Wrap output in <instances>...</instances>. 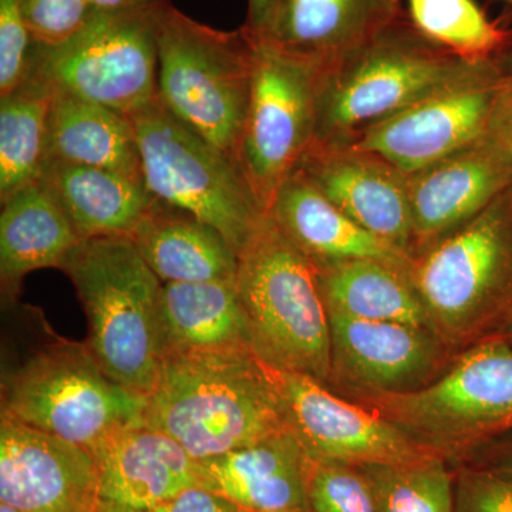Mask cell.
Listing matches in <instances>:
<instances>
[{
	"label": "cell",
	"mask_w": 512,
	"mask_h": 512,
	"mask_svg": "<svg viewBox=\"0 0 512 512\" xmlns=\"http://www.w3.org/2000/svg\"><path fill=\"white\" fill-rule=\"evenodd\" d=\"M147 400L146 426L195 461L291 429L281 373L254 349L168 353Z\"/></svg>",
	"instance_id": "1"
},
{
	"label": "cell",
	"mask_w": 512,
	"mask_h": 512,
	"mask_svg": "<svg viewBox=\"0 0 512 512\" xmlns=\"http://www.w3.org/2000/svg\"><path fill=\"white\" fill-rule=\"evenodd\" d=\"M431 42L404 16L369 45L319 72L313 143L349 144L421 101L503 74Z\"/></svg>",
	"instance_id": "2"
},
{
	"label": "cell",
	"mask_w": 512,
	"mask_h": 512,
	"mask_svg": "<svg viewBox=\"0 0 512 512\" xmlns=\"http://www.w3.org/2000/svg\"><path fill=\"white\" fill-rule=\"evenodd\" d=\"M60 269L82 302L94 359L116 382L148 397L163 362L161 279L130 237L83 239Z\"/></svg>",
	"instance_id": "3"
},
{
	"label": "cell",
	"mask_w": 512,
	"mask_h": 512,
	"mask_svg": "<svg viewBox=\"0 0 512 512\" xmlns=\"http://www.w3.org/2000/svg\"><path fill=\"white\" fill-rule=\"evenodd\" d=\"M431 329L456 355L512 320V184L410 262Z\"/></svg>",
	"instance_id": "4"
},
{
	"label": "cell",
	"mask_w": 512,
	"mask_h": 512,
	"mask_svg": "<svg viewBox=\"0 0 512 512\" xmlns=\"http://www.w3.org/2000/svg\"><path fill=\"white\" fill-rule=\"evenodd\" d=\"M157 43L158 100L239 165L255 36L245 26L227 32L202 25L167 3L158 9Z\"/></svg>",
	"instance_id": "5"
},
{
	"label": "cell",
	"mask_w": 512,
	"mask_h": 512,
	"mask_svg": "<svg viewBox=\"0 0 512 512\" xmlns=\"http://www.w3.org/2000/svg\"><path fill=\"white\" fill-rule=\"evenodd\" d=\"M252 349L266 365L328 384L332 343L318 271L266 217L238 256Z\"/></svg>",
	"instance_id": "6"
},
{
	"label": "cell",
	"mask_w": 512,
	"mask_h": 512,
	"mask_svg": "<svg viewBox=\"0 0 512 512\" xmlns=\"http://www.w3.org/2000/svg\"><path fill=\"white\" fill-rule=\"evenodd\" d=\"M356 403L454 466L512 434V346L503 339L483 340L458 353L423 389Z\"/></svg>",
	"instance_id": "7"
},
{
	"label": "cell",
	"mask_w": 512,
	"mask_h": 512,
	"mask_svg": "<svg viewBox=\"0 0 512 512\" xmlns=\"http://www.w3.org/2000/svg\"><path fill=\"white\" fill-rule=\"evenodd\" d=\"M128 117L154 200L218 229L241 255L268 217L241 167L185 126L158 97Z\"/></svg>",
	"instance_id": "8"
},
{
	"label": "cell",
	"mask_w": 512,
	"mask_h": 512,
	"mask_svg": "<svg viewBox=\"0 0 512 512\" xmlns=\"http://www.w3.org/2000/svg\"><path fill=\"white\" fill-rule=\"evenodd\" d=\"M147 396L104 372L86 343L60 342L33 353L5 379L2 413L93 451L146 424Z\"/></svg>",
	"instance_id": "9"
},
{
	"label": "cell",
	"mask_w": 512,
	"mask_h": 512,
	"mask_svg": "<svg viewBox=\"0 0 512 512\" xmlns=\"http://www.w3.org/2000/svg\"><path fill=\"white\" fill-rule=\"evenodd\" d=\"M158 9L93 12L63 45L35 46L29 77L131 116L157 97Z\"/></svg>",
	"instance_id": "10"
},
{
	"label": "cell",
	"mask_w": 512,
	"mask_h": 512,
	"mask_svg": "<svg viewBox=\"0 0 512 512\" xmlns=\"http://www.w3.org/2000/svg\"><path fill=\"white\" fill-rule=\"evenodd\" d=\"M256 39L239 165L266 214L316 136L319 70Z\"/></svg>",
	"instance_id": "11"
},
{
	"label": "cell",
	"mask_w": 512,
	"mask_h": 512,
	"mask_svg": "<svg viewBox=\"0 0 512 512\" xmlns=\"http://www.w3.org/2000/svg\"><path fill=\"white\" fill-rule=\"evenodd\" d=\"M328 315L332 362L326 386L352 402L423 389L456 357L430 329Z\"/></svg>",
	"instance_id": "12"
},
{
	"label": "cell",
	"mask_w": 512,
	"mask_h": 512,
	"mask_svg": "<svg viewBox=\"0 0 512 512\" xmlns=\"http://www.w3.org/2000/svg\"><path fill=\"white\" fill-rule=\"evenodd\" d=\"M281 380L289 427L312 461L363 466L437 456L379 414L312 377L281 373Z\"/></svg>",
	"instance_id": "13"
},
{
	"label": "cell",
	"mask_w": 512,
	"mask_h": 512,
	"mask_svg": "<svg viewBox=\"0 0 512 512\" xmlns=\"http://www.w3.org/2000/svg\"><path fill=\"white\" fill-rule=\"evenodd\" d=\"M510 80L498 74L431 97L343 146L376 154L406 175L417 173L483 137Z\"/></svg>",
	"instance_id": "14"
},
{
	"label": "cell",
	"mask_w": 512,
	"mask_h": 512,
	"mask_svg": "<svg viewBox=\"0 0 512 512\" xmlns=\"http://www.w3.org/2000/svg\"><path fill=\"white\" fill-rule=\"evenodd\" d=\"M99 467L92 451L0 417V503L22 512H96Z\"/></svg>",
	"instance_id": "15"
},
{
	"label": "cell",
	"mask_w": 512,
	"mask_h": 512,
	"mask_svg": "<svg viewBox=\"0 0 512 512\" xmlns=\"http://www.w3.org/2000/svg\"><path fill=\"white\" fill-rule=\"evenodd\" d=\"M296 170L348 217L412 261L414 237L407 175L350 146L313 143Z\"/></svg>",
	"instance_id": "16"
},
{
	"label": "cell",
	"mask_w": 512,
	"mask_h": 512,
	"mask_svg": "<svg viewBox=\"0 0 512 512\" xmlns=\"http://www.w3.org/2000/svg\"><path fill=\"white\" fill-rule=\"evenodd\" d=\"M512 184V160L490 133L407 175L413 258L477 217Z\"/></svg>",
	"instance_id": "17"
},
{
	"label": "cell",
	"mask_w": 512,
	"mask_h": 512,
	"mask_svg": "<svg viewBox=\"0 0 512 512\" xmlns=\"http://www.w3.org/2000/svg\"><path fill=\"white\" fill-rule=\"evenodd\" d=\"M406 15L402 0H279L256 37L322 72Z\"/></svg>",
	"instance_id": "18"
},
{
	"label": "cell",
	"mask_w": 512,
	"mask_h": 512,
	"mask_svg": "<svg viewBox=\"0 0 512 512\" xmlns=\"http://www.w3.org/2000/svg\"><path fill=\"white\" fill-rule=\"evenodd\" d=\"M99 467L96 512H150L198 485L197 461L151 427H130L93 451Z\"/></svg>",
	"instance_id": "19"
},
{
	"label": "cell",
	"mask_w": 512,
	"mask_h": 512,
	"mask_svg": "<svg viewBox=\"0 0 512 512\" xmlns=\"http://www.w3.org/2000/svg\"><path fill=\"white\" fill-rule=\"evenodd\" d=\"M312 460L291 429L197 461L198 485L244 512H311Z\"/></svg>",
	"instance_id": "20"
},
{
	"label": "cell",
	"mask_w": 512,
	"mask_h": 512,
	"mask_svg": "<svg viewBox=\"0 0 512 512\" xmlns=\"http://www.w3.org/2000/svg\"><path fill=\"white\" fill-rule=\"evenodd\" d=\"M268 215L316 269L365 258L412 262L360 227L299 170L279 188Z\"/></svg>",
	"instance_id": "21"
},
{
	"label": "cell",
	"mask_w": 512,
	"mask_h": 512,
	"mask_svg": "<svg viewBox=\"0 0 512 512\" xmlns=\"http://www.w3.org/2000/svg\"><path fill=\"white\" fill-rule=\"evenodd\" d=\"M131 241L163 284L235 282L238 254L218 229L154 200Z\"/></svg>",
	"instance_id": "22"
},
{
	"label": "cell",
	"mask_w": 512,
	"mask_h": 512,
	"mask_svg": "<svg viewBox=\"0 0 512 512\" xmlns=\"http://www.w3.org/2000/svg\"><path fill=\"white\" fill-rule=\"evenodd\" d=\"M40 180L56 195L79 237H131L153 205L144 181L104 168L49 160Z\"/></svg>",
	"instance_id": "23"
},
{
	"label": "cell",
	"mask_w": 512,
	"mask_h": 512,
	"mask_svg": "<svg viewBox=\"0 0 512 512\" xmlns=\"http://www.w3.org/2000/svg\"><path fill=\"white\" fill-rule=\"evenodd\" d=\"M82 242L56 195L42 180L20 188L2 201L0 279L6 292L18 291L30 272L60 269Z\"/></svg>",
	"instance_id": "24"
},
{
	"label": "cell",
	"mask_w": 512,
	"mask_h": 512,
	"mask_svg": "<svg viewBox=\"0 0 512 512\" xmlns=\"http://www.w3.org/2000/svg\"><path fill=\"white\" fill-rule=\"evenodd\" d=\"M160 330L163 356L252 349L237 281L164 284Z\"/></svg>",
	"instance_id": "25"
},
{
	"label": "cell",
	"mask_w": 512,
	"mask_h": 512,
	"mask_svg": "<svg viewBox=\"0 0 512 512\" xmlns=\"http://www.w3.org/2000/svg\"><path fill=\"white\" fill-rule=\"evenodd\" d=\"M49 160L104 168L144 181L130 117L66 93H53Z\"/></svg>",
	"instance_id": "26"
},
{
	"label": "cell",
	"mask_w": 512,
	"mask_h": 512,
	"mask_svg": "<svg viewBox=\"0 0 512 512\" xmlns=\"http://www.w3.org/2000/svg\"><path fill=\"white\" fill-rule=\"evenodd\" d=\"M316 271L328 312L433 330L410 275V264L365 258Z\"/></svg>",
	"instance_id": "27"
},
{
	"label": "cell",
	"mask_w": 512,
	"mask_h": 512,
	"mask_svg": "<svg viewBox=\"0 0 512 512\" xmlns=\"http://www.w3.org/2000/svg\"><path fill=\"white\" fill-rule=\"evenodd\" d=\"M52 104V90L32 77L0 97V202L42 175Z\"/></svg>",
	"instance_id": "28"
},
{
	"label": "cell",
	"mask_w": 512,
	"mask_h": 512,
	"mask_svg": "<svg viewBox=\"0 0 512 512\" xmlns=\"http://www.w3.org/2000/svg\"><path fill=\"white\" fill-rule=\"evenodd\" d=\"M406 12L421 35L467 62H497L512 45V30L476 0H407Z\"/></svg>",
	"instance_id": "29"
},
{
	"label": "cell",
	"mask_w": 512,
	"mask_h": 512,
	"mask_svg": "<svg viewBox=\"0 0 512 512\" xmlns=\"http://www.w3.org/2000/svg\"><path fill=\"white\" fill-rule=\"evenodd\" d=\"M356 467L365 476L380 512H456L453 468L444 458Z\"/></svg>",
	"instance_id": "30"
},
{
	"label": "cell",
	"mask_w": 512,
	"mask_h": 512,
	"mask_svg": "<svg viewBox=\"0 0 512 512\" xmlns=\"http://www.w3.org/2000/svg\"><path fill=\"white\" fill-rule=\"evenodd\" d=\"M311 512H380L359 468L312 461L308 480Z\"/></svg>",
	"instance_id": "31"
},
{
	"label": "cell",
	"mask_w": 512,
	"mask_h": 512,
	"mask_svg": "<svg viewBox=\"0 0 512 512\" xmlns=\"http://www.w3.org/2000/svg\"><path fill=\"white\" fill-rule=\"evenodd\" d=\"M33 49L23 0H0V97L28 80Z\"/></svg>",
	"instance_id": "32"
},
{
	"label": "cell",
	"mask_w": 512,
	"mask_h": 512,
	"mask_svg": "<svg viewBox=\"0 0 512 512\" xmlns=\"http://www.w3.org/2000/svg\"><path fill=\"white\" fill-rule=\"evenodd\" d=\"M23 12L35 46L56 47L76 35L93 10L87 0H23Z\"/></svg>",
	"instance_id": "33"
},
{
	"label": "cell",
	"mask_w": 512,
	"mask_h": 512,
	"mask_svg": "<svg viewBox=\"0 0 512 512\" xmlns=\"http://www.w3.org/2000/svg\"><path fill=\"white\" fill-rule=\"evenodd\" d=\"M451 468L456 512H512L511 477L470 464Z\"/></svg>",
	"instance_id": "34"
},
{
	"label": "cell",
	"mask_w": 512,
	"mask_h": 512,
	"mask_svg": "<svg viewBox=\"0 0 512 512\" xmlns=\"http://www.w3.org/2000/svg\"><path fill=\"white\" fill-rule=\"evenodd\" d=\"M238 507L229 503L201 485L187 488L180 494L157 505L150 512H239Z\"/></svg>",
	"instance_id": "35"
},
{
	"label": "cell",
	"mask_w": 512,
	"mask_h": 512,
	"mask_svg": "<svg viewBox=\"0 0 512 512\" xmlns=\"http://www.w3.org/2000/svg\"><path fill=\"white\" fill-rule=\"evenodd\" d=\"M458 464L488 468L512 478V434L478 448Z\"/></svg>",
	"instance_id": "36"
},
{
	"label": "cell",
	"mask_w": 512,
	"mask_h": 512,
	"mask_svg": "<svg viewBox=\"0 0 512 512\" xmlns=\"http://www.w3.org/2000/svg\"><path fill=\"white\" fill-rule=\"evenodd\" d=\"M488 133L507 150L512 160V80L498 97Z\"/></svg>",
	"instance_id": "37"
},
{
	"label": "cell",
	"mask_w": 512,
	"mask_h": 512,
	"mask_svg": "<svg viewBox=\"0 0 512 512\" xmlns=\"http://www.w3.org/2000/svg\"><path fill=\"white\" fill-rule=\"evenodd\" d=\"M93 12L121 13L161 8L171 0H87Z\"/></svg>",
	"instance_id": "38"
},
{
	"label": "cell",
	"mask_w": 512,
	"mask_h": 512,
	"mask_svg": "<svg viewBox=\"0 0 512 512\" xmlns=\"http://www.w3.org/2000/svg\"><path fill=\"white\" fill-rule=\"evenodd\" d=\"M279 0H248V16L247 22L244 23L245 28L258 36L268 26L269 20L274 15Z\"/></svg>",
	"instance_id": "39"
},
{
	"label": "cell",
	"mask_w": 512,
	"mask_h": 512,
	"mask_svg": "<svg viewBox=\"0 0 512 512\" xmlns=\"http://www.w3.org/2000/svg\"><path fill=\"white\" fill-rule=\"evenodd\" d=\"M498 66L501 67L505 76L512 80V45L508 47L507 52L504 53L500 59L497 60Z\"/></svg>",
	"instance_id": "40"
},
{
	"label": "cell",
	"mask_w": 512,
	"mask_h": 512,
	"mask_svg": "<svg viewBox=\"0 0 512 512\" xmlns=\"http://www.w3.org/2000/svg\"><path fill=\"white\" fill-rule=\"evenodd\" d=\"M493 338L503 339L512 346V320L504 326ZM491 339V338H490Z\"/></svg>",
	"instance_id": "41"
},
{
	"label": "cell",
	"mask_w": 512,
	"mask_h": 512,
	"mask_svg": "<svg viewBox=\"0 0 512 512\" xmlns=\"http://www.w3.org/2000/svg\"><path fill=\"white\" fill-rule=\"evenodd\" d=\"M0 512H22L18 508L6 503H0Z\"/></svg>",
	"instance_id": "42"
},
{
	"label": "cell",
	"mask_w": 512,
	"mask_h": 512,
	"mask_svg": "<svg viewBox=\"0 0 512 512\" xmlns=\"http://www.w3.org/2000/svg\"><path fill=\"white\" fill-rule=\"evenodd\" d=\"M500 2H504L505 5L511 6L512 8V0H500Z\"/></svg>",
	"instance_id": "43"
},
{
	"label": "cell",
	"mask_w": 512,
	"mask_h": 512,
	"mask_svg": "<svg viewBox=\"0 0 512 512\" xmlns=\"http://www.w3.org/2000/svg\"><path fill=\"white\" fill-rule=\"evenodd\" d=\"M239 512H244V511H239Z\"/></svg>",
	"instance_id": "44"
}]
</instances>
